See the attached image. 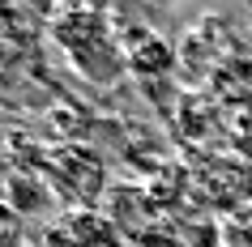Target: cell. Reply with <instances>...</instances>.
<instances>
[{"label":"cell","instance_id":"cell-4","mask_svg":"<svg viewBox=\"0 0 252 247\" xmlns=\"http://www.w3.org/2000/svg\"><path fill=\"white\" fill-rule=\"evenodd\" d=\"M124 55H128V68L141 73V77L171 73L175 64V47L167 39H158L154 30H137V43H124Z\"/></svg>","mask_w":252,"mask_h":247},{"label":"cell","instance_id":"cell-5","mask_svg":"<svg viewBox=\"0 0 252 247\" xmlns=\"http://www.w3.org/2000/svg\"><path fill=\"white\" fill-rule=\"evenodd\" d=\"M64 226L77 239V247H124L120 230L111 226V218H107L103 209H77V213L64 218Z\"/></svg>","mask_w":252,"mask_h":247},{"label":"cell","instance_id":"cell-1","mask_svg":"<svg viewBox=\"0 0 252 247\" xmlns=\"http://www.w3.org/2000/svg\"><path fill=\"white\" fill-rule=\"evenodd\" d=\"M47 34L73 60V68L86 81H94V85H116L124 77V68H128L124 43L111 30V17L103 9H86V4H77V9H56Z\"/></svg>","mask_w":252,"mask_h":247},{"label":"cell","instance_id":"cell-3","mask_svg":"<svg viewBox=\"0 0 252 247\" xmlns=\"http://www.w3.org/2000/svg\"><path fill=\"white\" fill-rule=\"evenodd\" d=\"M192 192L205 200L210 209H226V213H239L248 209L252 200V166L235 154H210L201 162V170L188 175Z\"/></svg>","mask_w":252,"mask_h":247},{"label":"cell","instance_id":"cell-2","mask_svg":"<svg viewBox=\"0 0 252 247\" xmlns=\"http://www.w3.org/2000/svg\"><path fill=\"white\" fill-rule=\"evenodd\" d=\"M47 192L68 200V209H103L98 200L107 196V170L103 158L86 145H60L47 154Z\"/></svg>","mask_w":252,"mask_h":247}]
</instances>
